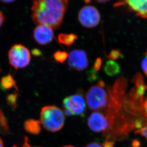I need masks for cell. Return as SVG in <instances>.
Segmentation results:
<instances>
[{"label":"cell","mask_w":147,"mask_h":147,"mask_svg":"<svg viewBox=\"0 0 147 147\" xmlns=\"http://www.w3.org/2000/svg\"><path fill=\"white\" fill-rule=\"evenodd\" d=\"M68 3V0H34L32 19L36 24L55 30L63 23Z\"/></svg>","instance_id":"6da1fadb"},{"label":"cell","mask_w":147,"mask_h":147,"mask_svg":"<svg viewBox=\"0 0 147 147\" xmlns=\"http://www.w3.org/2000/svg\"><path fill=\"white\" fill-rule=\"evenodd\" d=\"M40 121L44 129L55 132L62 129L65 124V114L55 106H45L41 109Z\"/></svg>","instance_id":"7a4b0ae2"},{"label":"cell","mask_w":147,"mask_h":147,"mask_svg":"<svg viewBox=\"0 0 147 147\" xmlns=\"http://www.w3.org/2000/svg\"><path fill=\"white\" fill-rule=\"evenodd\" d=\"M105 87L104 81L100 80L88 90L86 95V101L90 110L100 111L106 108L109 101V94L108 87Z\"/></svg>","instance_id":"3957f363"},{"label":"cell","mask_w":147,"mask_h":147,"mask_svg":"<svg viewBox=\"0 0 147 147\" xmlns=\"http://www.w3.org/2000/svg\"><path fill=\"white\" fill-rule=\"evenodd\" d=\"M86 101L82 92H78L64 98L63 106L67 116H83L86 109Z\"/></svg>","instance_id":"277c9868"},{"label":"cell","mask_w":147,"mask_h":147,"mask_svg":"<svg viewBox=\"0 0 147 147\" xmlns=\"http://www.w3.org/2000/svg\"><path fill=\"white\" fill-rule=\"evenodd\" d=\"M9 62L16 69L24 68L30 62L31 54L28 48L21 44L11 47L8 53Z\"/></svg>","instance_id":"5b68a950"},{"label":"cell","mask_w":147,"mask_h":147,"mask_svg":"<svg viewBox=\"0 0 147 147\" xmlns=\"http://www.w3.org/2000/svg\"><path fill=\"white\" fill-rule=\"evenodd\" d=\"M78 19L82 26L88 28H91L99 24L100 15L96 7L86 6L80 10Z\"/></svg>","instance_id":"8992f818"},{"label":"cell","mask_w":147,"mask_h":147,"mask_svg":"<svg viewBox=\"0 0 147 147\" xmlns=\"http://www.w3.org/2000/svg\"><path fill=\"white\" fill-rule=\"evenodd\" d=\"M88 125L91 130L96 133L102 132L103 135L109 130V122L100 111H94L88 119Z\"/></svg>","instance_id":"52a82bcc"},{"label":"cell","mask_w":147,"mask_h":147,"mask_svg":"<svg viewBox=\"0 0 147 147\" xmlns=\"http://www.w3.org/2000/svg\"><path fill=\"white\" fill-rule=\"evenodd\" d=\"M68 65L73 69L82 71L88 65V60L86 52L82 49H75L68 55Z\"/></svg>","instance_id":"ba28073f"},{"label":"cell","mask_w":147,"mask_h":147,"mask_svg":"<svg viewBox=\"0 0 147 147\" xmlns=\"http://www.w3.org/2000/svg\"><path fill=\"white\" fill-rule=\"evenodd\" d=\"M53 29L48 26L39 24L35 28L33 32V37L40 45H45L50 44L54 38Z\"/></svg>","instance_id":"9c48e42d"},{"label":"cell","mask_w":147,"mask_h":147,"mask_svg":"<svg viewBox=\"0 0 147 147\" xmlns=\"http://www.w3.org/2000/svg\"><path fill=\"white\" fill-rule=\"evenodd\" d=\"M116 5H126L137 16L147 19V0H123Z\"/></svg>","instance_id":"30bf717a"},{"label":"cell","mask_w":147,"mask_h":147,"mask_svg":"<svg viewBox=\"0 0 147 147\" xmlns=\"http://www.w3.org/2000/svg\"><path fill=\"white\" fill-rule=\"evenodd\" d=\"M41 123L40 120L29 119L25 121L24 124L26 131L30 134L38 135L41 131Z\"/></svg>","instance_id":"8fae6325"},{"label":"cell","mask_w":147,"mask_h":147,"mask_svg":"<svg viewBox=\"0 0 147 147\" xmlns=\"http://www.w3.org/2000/svg\"><path fill=\"white\" fill-rule=\"evenodd\" d=\"M104 70L107 75L114 76L120 72V67L117 63L113 60L107 61L104 66Z\"/></svg>","instance_id":"7c38bea8"},{"label":"cell","mask_w":147,"mask_h":147,"mask_svg":"<svg viewBox=\"0 0 147 147\" xmlns=\"http://www.w3.org/2000/svg\"><path fill=\"white\" fill-rule=\"evenodd\" d=\"M77 35L74 34H60L58 36V42L63 45L69 47L72 45L76 40Z\"/></svg>","instance_id":"4fadbf2b"},{"label":"cell","mask_w":147,"mask_h":147,"mask_svg":"<svg viewBox=\"0 0 147 147\" xmlns=\"http://www.w3.org/2000/svg\"><path fill=\"white\" fill-rule=\"evenodd\" d=\"M1 86L4 89H9L14 87L18 90L16 81L11 74L4 76L1 80Z\"/></svg>","instance_id":"5bb4252c"},{"label":"cell","mask_w":147,"mask_h":147,"mask_svg":"<svg viewBox=\"0 0 147 147\" xmlns=\"http://www.w3.org/2000/svg\"><path fill=\"white\" fill-rule=\"evenodd\" d=\"M0 130L3 134H6L9 132V127L7 119L1 109H0Z\"/></svg>","instance_id":"9a60e30c"},{"label":"cell","mask_w":147,"mask_h":147,"mask_svg":"<svg viewBox=\"0 0 147 147\" xmlns=\"http://www.w3.org/2000/svg\"><path fill=\"white\" fill-rule=\"evenodd\" d=\"M53 57L57 62L63 63L68 58V54L65 51H57L55 53Z\"/></svg>","instance_id":"2e32d148"},{"label":"cell","mask_w":147,"mask_h":147,"mask_svg":"<svg viewBox=\"0 0 147 147\" xmlns=\"http://www.w3.org/2000/svg\"><path fill=\"white\" fill-rule=\"evenodd\" d=\"M121 52L119 50L113 49L110 51L109 54L106 55L107 58L109 59L110 60H115L120 58L121 56Z\"/></svg>","instance_id":"e0dca14e"},{"label":"cell","mask_w":147,"mask_h":147,"mask_svg":"<svg viewBox=\"0 0 147 147\" xmlns=\"http://www.w3.org/2000/svg\"><path fill=\"white\" fill-rule=\"evenodd\" d=\"M88 79L89 82H92L96 80L98 78V71H96L93 68H91L88 71Z\"/></svg>","instance_id":"ac0fdd59"},{"label":"cell","mask_w":147,"mask_h":147,"mask_svg":"<svg viewBox=\"0 0 147 147\" xmlns=\"http://www.w3.org/2000/svg\"><path fill=\"white\" fill-rule=\"evenodd\" d=\"M17 95L16 94H12L8 95L7 96V101L11 107L15 108L16 106Z\"/></svg>","instance_id":"d6986e66"},{"label":"cell","mask_w":147,"mask_h":147,"mask_svg":"<svg viewBox=\"0 0 147 147\" xmlns=\"http://www.w3.org/2000/svg\"><path fill=\"white\" fill-rule=\"evenodd\" d=\"M102 59L100 57H98L95 60L93 68L96 71H99L102 66Z\"/></svg>","instance_id":"ffe728a7"},{"label":"cell","mask_w":147,"mask_h":147,"mask_svg":"<svg viewBox=\"0 0 147 147\" xmlns=\"http://www.w3.org/2000/svg\"><path fill=\"white\" fill-rule=\"evenodd\" d=\"M135 134H138L145 138L147 140V125L144 127L140 129H138L135 132Z\"/></svg>","instance_id":"44dd1931"},{"label":"cell","mask_w":147,"mask_h":147,"mask_svg":"<svg viewBox=\"0 0 147 147\" xmlns=\"http://www.w3.org/2000/svg\"><path fill=\"white\" fill-rule=\"evenodd\" d=\"M142 66L143 72L147 76V51L146 52V56L142 62Z\"/></svg>","instance_id":"7402d4cb"},{"label":"cell","mask_w":147,"mask_h":147,"mask_svg":"<svg viewBox=\"0 0 147 147\" xmlns=\"http://www.w3.org/2000/svg\"><path fill=\"white\" fill-rule=\"evenodd\" d=\"M5 21V16H4L1 10H0V28Z\"/></svg>","instance_id":"603a6c76"},{"label":"cell","mask_w":147,"mask_h":147,"mask_svg":"<svg viewBox=\"0 0 147 147\" xmlns=\"http://www.w3.org/2000/svg\"><path fill=\"white\" fill-rule=\"evenodd\" d=\"M114 143L110 140H105L103 144V147H114Z\"/></svg>","instance_id":"cb8c5ba5"},{"label":"cell","mask_w":147,"mask_h":147,"mask_svg":"<svg viewBox=\"0 0 147 147\" xmlns=\"http://www.w3.org/2000/svg\"><path fill=\"white\" fill-rule=\"evenodd\" d=\"M32 53L33 55L36 56V57H39V56H41L42 55L41 51L38 49H33L32 51Z\"/></svg>","instance_id":"d4e9b609"},{"label":"cell","mask_w":147,"mask_h":147,"mask_svg":"<svg viewBox=\"0 0 147 147\" xmlns=\"http://www.w3.org/2000/svg\"><path fill=\"white\" fill-rule=\"evenodd\" d=\"M85 147H103V146L98 142H92L87 145Z\"/></svg>","instance_id":"484cf974"},{"label":"cell","mask_w":147,"mask_h":147,"mask_svg":"<svg viewBox=\"0 0 147 147\" xmlns=\"http://www.w3.org/2000/svg\"><path fill=\"white\" fill-rule=\"evenodd\" d=\"M28 138L26 137L24 138V144L23 145V147H31L30 146V144H29L28 140ZM13 147H17V146H14Z\"/></svg>","instance_id":"4316f807"},{"label":"cell","mask_w":147,"mask_h":147,"mask_svg":"<svg viewBox=\"0 0 147 147\" xmlns=\"http://www.w3.org/2000/svg\"><path fill=\"white\" fill-rule=\"evenodd\" d=\"M143 108L145 115L147 117V99H146V101H145L144 103L143 104Z\"/></svg>","instance_id":"83f0119b"},{"label":"cell","mask_w":147,"mask_h":147,"mask_svg":"<svg viewBox=\"0 0 147 147\" xmlns=\"http://www.w3.org/2000/svg\"><path fill=\"white\" fill-rule=\"evenodd\" d=\"M0 1H1L3 3H8L13 2V1H15L16 0H0Z\"/></svg>","instance_id":"f1b7e54d"},{"label":"cell","mask_w":147,"mask_h":147,"mask_svg":"<svg viewBox=\"0 0 147 147\" xmlns=\"http://www.w3.org/2000/svg\"><path fill=\"white\" fill-rule=\"evenodd\" d=\"M96 1L99 3H105L110 1L111 0H96Z\"/></svg>","instance_id":"f546056e"},{"label":"cell","mask_w":147,"mask_h":147,"mask_svg":"<svg viewBox=\"0 0 147 147\" xmlns=\"http://www.w3.org/2000/svg\"><path fill=\"white\" fill-rule=\"evenodd\" d=\"M0 147H4V145H3V142L1 138L0 137Z\"/></svg>","instance_id":"4dcf8cb0"},{"label":"cell","mask_w":147,"mask_h":147,"mask_svg":"<svg viewBox=\"0 0 147 147\" xmlns=\"http://www.w3.org/2000/svg\"><path fill=\"white\" fill-rule=\"evenodd\" d=\"M84 1H85V3H90L91 0H84Z\"/></svg>","instance_id":"1f68e13d"},{"label":"cell","mask_w":147,"mask_h":147,"mask_svg":"<svg viewBox=\"0 0 147 147\" xmlns=\"http://www.w3.org/2000/svg\"><path fill=\"white\" fill-rule=\"evenodd\" d=\"M63 147H75L73 146H71V145H67V146H64Z\"/></svg>","instance_id":"d6a6232c"}]
</instances>
